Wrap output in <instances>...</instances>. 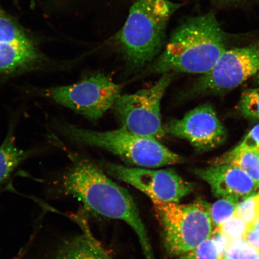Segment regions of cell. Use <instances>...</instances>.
Returning <instances> with one entry per match:
<instances>
[{
    "label": "cell",
    "instance_id": "7c38bea8",
    "mask_svg": "<svg viewBox=\"0 0 259 259\" xmlns=\"http://www.w3.org/2000/svg\"><path fill=\"white\" fill-rule=\"evenodd\" d=\"M193 173L208 183L213 195L238 202L255 195L259 186L239 168L228 164H211L197 168Z\"/></svg>",
    "mask_w": 259,
    "mask_h": 259
},
{
    "label": "cell",
    "instance_id": "7a4b0ae2",
    "mask_svg": "<svg viewBox=\"0 0 259 259\" xmlns=\"http://www.w3.org/2000/svg\"><path fill=\"white\" fill-rule=\"evenodd\" d=\"M228 49L226 32L213 13L193 16L171 34L148 72L204 74Z\"/></svg>",
    "mask_w": 259,
    "mask_h": 259
},
{
    "label": "cell",
    "instance_id": "ffe728a7",
    "mask_svg": "<svg viewBox=\"0 0 259 259\" xmlns=\"http://www.w3.org/2000/svg\"><path fill=\"white\" fill-rule=\"evenodd\" d=\"M226 257L228 259H259V251L243 239L232 241Z\"/></svg>",
    "mask_w": 259,
    "mask_h": 259
},
{
    "label": "cell",
    "instance_id": "3957f363",
    "mask_svg": "<svg viewBox=\"0 0 259 259\" xmlns=\"http://www.w3.org/2000/svg\"><path fill=\"white\" fill-rule=\"evenodd\" d=\"M182 3L171 0H137L116 36V44L128 69L150 66L166 44L170 19Z\"/></svg>",
    "mask_w": 259,
    "mask_h": 259
},
{
    "label": "cell",
    "instance_id": "603a6c76",
    "mask_svg": "<svg viewBox=\"0 0 259 259\" xmlns=\"http://www.w3.org/2000/svg\"><path fill=\"white\" fill-rule=\"evenodd\" d=\"M210 238L214 241L217 247H218L220 254H221L222 257L226 256L229 246L231 245L232 242L231 239L223 234L218 229L213 230Z\"/></svg>",
    "mask_w": 259,
    "mask_h": 259
},
{
    "label": "cell",
    "instance_id": "6da1fadb",
    "mask_svg": "<svg viewBox=\"0 0 259 259\" xmlns=\"http://www.w3.org/2000/svg\"><path fill=\"white\" fill-rule=\"evenodd\" d=\"M63 192L100 215L122 220L137 235L147 259H155L147 230L128 191L86 160H77L59 181Z\"/></svg>",
    "mask_w": 259,
    "mask_h": 259
},
{
    "label": "cell",
    "instance_id": "4fadbf2b",
    "mask_svg": "<svg viewBox=\"0 0 259 259\" xmlns=\"http://www.w3.org/2000/svg\"><path fill=\"white\" fill-rule=\"evenodd\" d=\"M15 126V121L11 122L5 140L0 145V188L22 163L47 150V148H18L16 144Z\"/></svg>",
    "mask_w": 259,
    "mask_h": 259
},
{
    "label": "cell",
    "instance_id": "d4e9b609",
    "mask_svg": "<svg viewBox=\"0 0 259 259\" xmlns=\"http://www.w3.org/2000/svg\"><path fill=\"white\" fill-rule=\"evenodd\" d=\"M92 238L94 244H95L97 250L98 251L101 259H112L108 254L107 253L104 249H103L102 246L100 245L99 243L96 240L95 238L93 237V235L92 236Z\"/></svg>",
    "mask_w": 259,
    "mask_h": 259
},
{
    "label": "cell",
    "instance_id": "44dd1931",
    "mask_svg": "<svg viewBox=\"0 0 259 259\" xmlns=\"http://www.w3.org/2000/svg\"><path fill=\"white\" fill-rule=\"evenodd\" d=\"M216 229H218L223 234L234 241L244 239L248 231V226L240 218L234 215Z\"/></svg>",
    "mask_w": 259,
    "mask_h": 259
},
{
    "label": "cell",
    "instance_id": "9c48e42d",
    "mask_svg": "<svg viewBox=\"0 0 259 259\" xmlns=\"http://www.w3.org/2000/svg\"><path fill=\"white\" fill-rule=\"evenodd\" d=\"M259 45L227 50L208 73L194 83L190 95L229 92L257 74Z\"/></svg>",
    "mask_w": 259,
    "mask_h": 259
},
{
    "label": "cell",
    "instance_id": "2e32d148",
    "mask_svg": "<svg viewBox=\"0 0 259 259\" xmlns=\"http://www.w3.org/2000/svg\"><path fill=\"white\" fill-rule=\"evenodd\" d=\"M237 200L222 198L209 206V215L214 229L231 219L235 215Z\"/></svg>",
    "mask_w": 259,
    "mask_h": 259
},
{
    "label": "cell",
    "instance_id": "d6986e66",
    "mask_svg": "<svg viewBox=\"0 0 259 259\" xmlns=\"http://www.w3.org/2000/svg\"><path fill=\"white\" fill-rule=\"evenodd\" d=\"M221 254L211 238L206 239L194 250L187 252L178 259H220Z\"/></svg>",
    "mask_w": 259,
    "mask_h": 259
},
{
    "label": "cell",
    "instance_id": "5b68a950",
    "mask_svg": "<svg viewBox=\"0 0 259 259\" xmlns=\"http://www.w3.org/2000/svg\"><path fill=\"white\" fill-rule=\"evenodd\" d=\"M209 206L202 200L187 205L175 203L155 206L168 254L180 257L210 238L214 228Z\"/></svg>",
    "mask_w": 259,
    "mask_h": 259
},
{
    "label": "cell",
    "instance_id": "f546056e",
    "mask_svg": "<svg viewBox=\"0 0 259 259\" xmlns=\"http://www.w3.org/2000/svg\"><path fill=\"white\" fill-rule=\"evenodd\" d=\"M220 259H228V258H227L226 256H225V257H222V258H220Z\"/></svg>",
    "mask_w": 259,
    "mask_h": 259
},
{
    "label": "cell",
    "instance_id": "ba28073f",
    "mask_svg": "<svg viewBox=\"0 0 259 259\" xmlns=\"http://www.w3.org/2000/svg\"><path fill=\"white\" fill-rule=\"evenodd\" d=\"M172 73L162 74L153 86L134 94L120 95L113 106L122 127L141 137L161 139V102L172 80Z\"/></svg>",
    "mask_w": 259,
    "mask_h": 259
},
{
    "label": "cell",
    "instance_id": "8fae6325",
    "mask_svg": "<svg viewBox=\"0 0 259 259\" xmlns=\"http://www.w3.org/2000/svg\"><path fill=\"white\" fill-rule=\"evenodd\" d=\"M163 127L166 135L185 139L200 151L218 147L227 138L225 126L213 107L206 103L187 112L183 118L167 122Z\"/></svg>",
    "mask_w": 259,
    "mask_h": 259
},
{
    "label": "cell",
    "instance_id": "4dcf8cb0",
    "mask_svg": "<svg viewBox=\"0 0 259 259\" xmlns=\"http://www.w3.org/2000/svg\"><path fill=\"white\" fill-rule=\"evenodd\" d=\"M14 1H15V2H16V1H17V0H14Z\"/></svg>",
    "mask_w": 259,
    "mask_h": 259
},
{
    "label": "cell",
    "instance_id": "484cf974",
    "mask_svg": "<svg viewBox=\"0 0 259 259\" xmlns=\"http://www.w3.org/2000/svg\"><path fill=\"white\" fill-rule=\"evenodd\" d=\"M255 83L258 84V85H259V63H258V67L257 73L256 74H255Z\"/></svg>",
    "mask_w": 259,
    "mask_h": 259
},
{
    "label": "cell",
    "instance_id": "5bb4252c",
    "mask_svg": "<svg viewBox=\"0 0 259 259\" xmlns=\"http://www.w3.org/2000/svg\"><path fill=\"white\" fill-rule=\"evenodd\" d=\"M77 221L82 227L83 234L62 243L51 259H101L90 230L82 220Z\"/></svg>",
    "mask_w": 259,
    "mask_h": 259
},
{
    "label": "cell",
    "instance_id": "83f0119b",
    "mask_svg": "<svg viewBox=\"0 0 259 259\" xmlns=\"http://www.w3.org/2000/svg\"><path fill=\"white\" fill-rule=\"evenodd\" d=\"M226 1L236 2V1H239V0H226Z\"/></svg>",
    "mask_w": 259,
    "mask_h": 259
},
{
    "label": "cell",
    "instance_id": "e0dca14e",
    "mask_svg": "<svg viewBox=\"0 0 259 259\" xmlns=\"http://www.w3.org/2000/svg\"><path fill=\"white\" fill-rule=\"evenodd\" d=\"M239 111L250 120H259V88L247 89L242 93Z\"/></svg>",
    "mask_w": 259,
    "mask_h": 259
},
{
    "label": "cell",
    "instance_id": "277c9868",
    "mask_svg": "<svg viewBox=\"0 0 259 259\" xmlns=\"http://www.w3.org/2000/svg\"><path fill=\"white\" fill-rule=\"evenodd\" d=\"M64 137L76 143L104 149L128 163L142 167H160L181 163L183 158L153 138L121 128L96 132L69 125H58Z\"/></svg>",
    "mask_w": 259,
    "mask_h": 259
},
{
    "label": "cell",
    "instance_id": "30bf717a",
    "mask_svg": "<svg viewBox=\"0 0 259 259\" xmlns=\"http://www.w3.org/2000/svg\"><path fill=\"white\" fill-rule=\"evenodd\" d=\"M110 176L136 188L150 197L155 206L179 203L194 189V184L184 180L171 169L151 170L105 163Z\"/></svg>",
    "mask_w": 259,
    "mask_h": 259
},
{
    "label": "cell",
    "instance_id": "cb8c5ba5",
    "mask_svg": "<svg viewBox=\"0 0 259 259\" xmlns=\"http://www.w3.org/2000/svg\"><path fill=\"white\" fill-rule=\"evenodd\" d=\"M243 240L259 251V229L250 227Z\"/></svg>",
    "mask_w": 259,
    "mask_h": 259
},
{
    "label": "cell",
    "instance_id": "8992f818",
    "mask_svg": "<svg viewBox=\"0 0 259 259\" xmlns=\"http://www.w3.org/2000/svg\"><path fill=\"white\" fill-rule=\"evenodd\" d=\"M27 93L96 121L114 105L121 86L105 74H97L72 85L32 88Z\"/></svg>",
    "mask_w": 259,
    "mask_h": 259
},
{
    "label": "cell",
    "instance_id": "52a82bcc",
    "mask_svg": "<svg viewBox=\"0 0 259 259\" xmlns=\"http://www.w3.org/2000/svg\"><path fill=\"white\" fill-rule=\"evenodd\" d=\"M53 67L34 37L0 5V85Z\"/></svg>",
    "mask_w": 259,
    "mask_h": 259
},
{
    "label": "cell",
    "instance_id": "7402d4cb",
    "mask_svg": "<svg viewBox=\"0 0 259 259\" xmlns=\"http://www.w3.org/2000/svg\"><path fill=\"white\" fill-rule=\"evenodd\" d=\"M237 147L244 150L259 153V124L255 125L248 133Z\"/></svg>",
    "mask_w": 259,
    "mask_h": 259
},
{
    "label": "cell",
    "instance_id": "1f68e13d",
    "mask_svg": "<svg viewBox=\"0 0 259 259\" xmlns=\"http://www.w3.org/2000/svg\"><path fill=\"white\" fill-rule=\"evenodd\" d=\"M258 153V155H259V153Z\"/></svg>",
    "mask_w": 259,
    "mask_h": 259
},
{
    "label": "cell",
    "instance_id": "9a60e30c",
    "mask_svg": "<svg viewBox=\"0 0 259 259\" xmlns=\"http://www.w3.org/2000/svg\"><path fill=\"white\" fill-rule=\"evenodd\" d=\"M211 164H228L239 168L259 186V155L238 147L214 158Z\"/></svg>",
    "mask_w": 259,
    "mask_h": 259
},
{
    "label": "cell",
    "instance_id": "4316f807",
    "mask_svg": "<svg viewBox=\"0 0 259 259\" xmlns=\"http://www.w3.org/2000/svg\"><path fill=\"white\" fill-rule=\"evenodd\" d=\"M251 227L259 229V219L257 220L256 222H255L254 224Z\"/></svg>",
    "mask_w": 259,
    "mask_h": 259
},
{
    "label": "cell",
    "instance_id": "f1b7e54d",
    "mask_svg": "<svg viewBox=\"0 0 259 259\" xmlns=\"http://www.w3.org/2000/svg\"><path fill=\"white\" fill-rule=\"evenodd\" d=\"M21 256H22V255H19L18 257H16L15 259H20Z\"/></svg>",
    "mask_w": 259,
    "mask_h": 259
},
{
    "label": "cell",
    "instance_id": "ac0fdd59",
    "mask_svg": "<svg viewBox=\"0 0 259 259\" xmlns=\"http://www.w3.org/2000/svg\"><path fill=\"white\" fill-rule=\"evenodd\" d=\"M235 215L243 220L248 228L253 225L259 219V192L239 202Z\"/></svg>",
    "mask_w": 259,
    "mask_h": 259
}]
</instances>
